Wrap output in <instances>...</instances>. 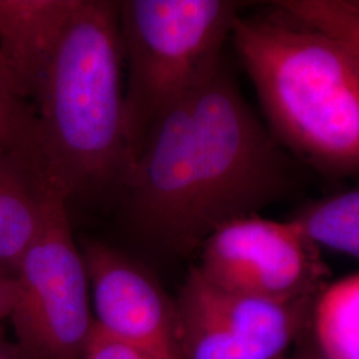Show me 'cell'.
<instances>
[{"label":"cell","mask_w":359,"mask_h":359,"mask_svg":"<svg viewBox=\"0 0 359 359\" xmlns=\"http://www.w3.org/2000/svg\"><path fill=\"white\" fill-rule=\"evenodd\" d=\"M16 295V277L0 269V322L10 318Z\"/></svg>","instance_id":"2e32d148"},{"label":"cell","mask_w":359,"mask_h":359,"mask_svg":"<svg viewBox=\"0 0 359 359\" xmlns=\"http://www.w3.org/2000/svg\"><path fill=\"white\" fill-rule=\"evenodd\" d=\"M76 6L77 0H0V67L27 103L36 102Z\"/></svg>","instance_id":"9c48e42d"},{"label":"cell","mask_w":359,"mask_h":359,"mask_svg":"<svg viewBox=\"0 0 359 359\" xmlns=\"http://www.w3.org/2000/svg\"><path fill=\"white\" fill-rule=\"evenodd\" d=\"M316 298L271 301L225 290L194 266L176 301L182 359H283Z\"/></svg>","instance_id":"52a82bcc"},{"label":"cell","mask_w":359,"mask_h":359,"mask_svg":"<svg viewBox=\"0 0 359 359\" xmlns=\"http://www.w3.org/2000/svg\"><path fill=\"white\" fill-rule=\"evenodd\" d=\"M123 59L118 1L77 0L34 104L47 176L67 201L121 192L128 177Z\"/></svg>","instance_id":"3957f363"},{"label":"cell","mask_w":359,"mask_h":359,"mask_svg":"<svg viewBox=\"0 0 359 359\" xmlns=\"http://www.w3.org/2000/svg\"><path fill=\"white\" fill-rule=\"evenodd\" d=\"M240 10L241 3L231 0L118 1L128 65L124 121L133 163L160 117L222 62Z\"/></svg>","instance_id":"277c9868"},{"label":"cell","mask_w":359,"mask_h":359,"mask_svg":"<svg viewBox=\"0 0 359 359\" xmlns=\"http://www.w3.org/2000/svg\"><path fill=\"white\" fill-rule=\"evenodd\" d=\"M238 16L231 38L274 139L327 176L359 173V57L283 16Z\"/></svg>","instance_id":"7a4b0ae2"},{"label":"cell","mask_w":359,"mask_h":359,"mask_svg":"<svg viewBox=\"0 0 359 359\" xmlns=\"http://www.w3.org/2000/svg\"><path fill=\"white\" fill-rule=\"evenodd\" d=\"M293 359H326L321 353L314 347V348H310L308 351H304L301 354H298L297 357Z\"/></svg>","instance_id":"ac0fdd59"},{"label":"cell","mask_w":359,"mask_h":359,"mask_svg":"<svg viewBox=\"0 0 359 359\" xmlns=\"http://www.w3.org/2000/svg\"><path fill=\"white\" fill-rule=\"evenodd\" d=\"M0 151L25 156L46 175L39 121L32 104L20 99L10 87L0 67Z\"/></svg>","instance_id":"5bb4252c"},{"label":"cell","mask_w":359,"mask_h":359,"mask_svg":"<svg viewBox=\"0 0 359 359\" xmlns=\"http://www.w3.org/2000/svg\"><path fill=\"white\" fill-rule=\"evenodd\" d=\"M0 359H25L15 341L7 338L0 326Z\"/></svg>","instance_id":"e0dca14e"},{"label":"cell","mask_w":359,"mask_h":359,"mask_svg":"<svg viewBox=\"0 0 359 359\" xmlns=\"http://www.w3.org/2000/svg\"><path fill=\"white\" fill-rule=\"evenodd\" d=\"M81 255L90 281L95 327L157 357L182 359L176 301L154 276L107 245L88 243Z\"/></svg>","instance_id":"ba28073f"},{"label":"cell","mask_w":359,"mask_h":359,"mask_svg":"<svg viewBox=\"0 0 359 359\" xmlns=\"http://www.w3.org/2000/svg\"><path fill=\"white\" fill-rule=\"evenodd\" d=\"M84 359H165L118 342L93 327Z\"/></svg>","instance_id":"9a60e30c"},{"label":"cell","mask_w":359,"mask_h":359,"mask_svg":"<svg viewBox=\"0 0 359 359\" xmlns=\"http://www.w3.org/2000/svg\"><path fill=\"white\" fill-rule=\"evenodd\" d=\"M292 219L317 246L359 259V187L309 203Z\"/></svg>","instance_id":"7c38bea8"},{"label":"cell","mask_w":359,"mask_h":359,"mask_svg":"<svg viewBox=\"0 0 359 359\" xmlns=\"http://www.w3.org/2000/svg\"><path fill=\"white\" fill-rule=\"evenodd\" d=\"M197 266L209 283L240 294L293 302L316 298L327 268L320 246L290 218L256 215L231 219L200 248Z\"/></svg>","instance_id":"8992f818"},{"label":"cell","mask_w":359,"mask_h":359,"mask_svg":"<svg viewBox=\"0 0 359 359\" xmlns=\"http://www.w3.org/2000/svg\"><path fill=\"white\" fill-rule=\"evenodd\" d=\"M277 13L341 40L359 57L358 0H280Z\"/></svg>","instance_id":"4fadbf2b"},{"label":"cell","mask_w":359,"mask_h":359,"mask_svg":"<svg viewBox=\"0 0 359 359\" xmlns=\"http://www.w3.org/2000/svg\"><path fill=\"white\" fill-rule=\"evenodd\" d=\"M358 1H359V0H358Z\"/></svg>","instance_id":"d6986e66"},{"label":"cell","mask_w":359,"mask_h":359,"mask_svg":"<svg viewBox=\"0 0 359 359\" xmlns=\"http://www.w3.org/2000/svg\"><path fill=\"white\" fill-rule=\"evenodd\" d=\"M310 323L316 348L326 359H359V271L325 286Z\"/></svg>","instance_id":"8fae6325"},{"label":"cell","mask_w":359,"mask_h":359,"mask_svg":"<svg viewBox=\"0 0 359 359\" xmlns=\"http://www.w3.org/2000/svg\"><path fill=\"white\" fill-rule=\"evenodd\" d=\"M293 172L224 63L160 117L121 189L130 226L191 255L221 225L283 198Z\"/></svg>","instance_id":"6da1fadb"},{"label":"cell","mask_w":359,"mask_h":359,"mask_svg":"<svg viewBox=\"0 0 359 359\" xmlns=\"http://www.w3.org/2000/svg\"><path fill=\"white\" fill-rule=\"evenodd\" d=\"M60 197L35 163L0 151V269L16 276Z\"/></svg>","instance_id":"30bf717a"},{"label":"cell","mask_w":359,"mask_h":359,"mask_svg":"<svg viewBox=\"0 0 359 359\" xmlns=\"http://www.w3.org/2000/svg\"><path fill=\"white\" fill-rule=\"evenodd\" d=\"M60 197L16 271L10 321L25 359H84L95 327L90 281Z\"/></svg>","instance_id":"5b68a950"}]
</instances>
